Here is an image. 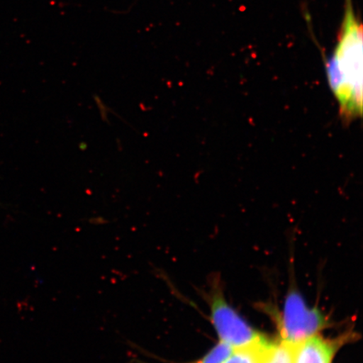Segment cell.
Instances as JSON below:
<instances>
[{"label":"cell","instance_id":"cell-1","mask_svg":"<svg viewBox=\"0 0 363 363\" xmlns=\"http://www.w3.org/2000/svg\"><path fill=\"white\" fill-rule=\"evenodd\" d=\"M362 26L354 11L352 0H346L338 43L326 62V76L343 121L362 115Z\"/></svg>","mask_w":363,"mask_h":363},{"label":"cell","instance_id":"cell-2","mask_svg":"<svg viewBox=\"0 0 363 363\" xmlns=\"http://www.w3.org/2000/svg\"><path fill=\"white\" fill-rule=\"evenodd\" d=\"M328 325V321L316 308H308L301 295L291 293L286 299L279 322L281 342L298 344Z\"/></svg>","mask_w":363,"mask_h":363},{"label":"cell","instance_id":"cell-3","mask_svg":"<svg viewBox=\"0 0 363 363\" xmlns=\"http://www.w3.org/2000/svg\"><path fill=\"white\" fill-rule=\"evenodd\" d=\"M211 320L220 342L233 349L247 347L267 337L254 330L240 317L221 294H216L211 302Z\"/></svg>","mask_w":363,"mask_h":363},{"label":"cell","instance_id":"cell-4","mask_svg":"<svg viewBox=\"0 0 363 363\" xmlns=\"http://www.w3.org/2000/svg\"><path fill=\"white\" fill-rule=\"evenodd\" d=\"M344 338L328 340L319 335H312L295 345L293 363H331L344 342Z\"/></svg>","mask_w":363,"mask_h":363},{"label":"cell","instance_id":"cell-5","mask_svg":"<svg viewBox=\"0 0 363 363\" xmlns=\"http://www.w3.org/2000/svg\"><path fill=\"white\" fill-rule=\"evenodd\" d=\"M274 344L266 338L252 346L233 349L223 363H263Z\"/></svg>","mask_w":363,"mask_h":363},{"label":"cell","instance_id":"cell-6","mask_svg":"<svg viewBox=\"0 0 363 363\" xmlns=\"http://www.w3.org/2000/svg\"><path fill=\"white\" fill-rule=\"evenodd\" d=\"M294 347L283 342L272 345L263 363H293Z\"/></svg>","mask_w":363,"mask_h":363},{"label":"cell","instance_id":"cell-7","mask_svg":"<svg viewBox=\"0 0 363 363\" xmlns=\"http://www.w3.org/2000/svg\"><path fill=\"white\" fill-rule=\"evenodd\" d=\"M233 351V348L229 345L220 342L201 359L190 363H223Z\"/></svg>","mask_w":363,"mask_h":363}]
</instances>
